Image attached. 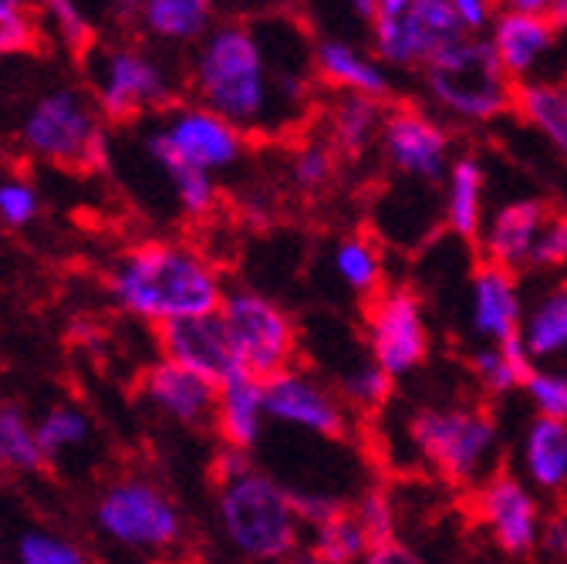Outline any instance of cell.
Listing matches in <instances>:
<instances>
[{"label": "cell", "instance_id": "cell-28", "mask_svg": "<svg viewBox=\"0 0 567 564\" xmlns=\"http://www.w3.org/2000/svg\"><path fill=\"white\" fill-rule=\"evenodd\" d=\"M530 372H534V359L527 356L524 338L480 348L473 356V376L493 396H507L514 389H524Z\"/></svg>", "mask_w": 567, "mask_h": 564}, {"label": "cell", "instance_id": "cell-50", "mask_svg": "<svg viewBox=\"0 0 567 564\" xmlns=\"http://www.w3.org/2000/svg\"><path fill=\"white\" fill-rule=\"evenodd\" d=\"M109 11L115 21H138L142 0H109Z\"/></svg>", "mask_w": 567, "mask_h": 564}, {"label": "cell", "instance_id": "cell-29", "mask_svg": "<svg viewBox=\"0 0 567 564\" xmlns=\"http://www.w3.org/2000/svg\"><path fill=\"white\" fill-rule=\"evenodd\" d=\"M41 466H44V453L38 443L34 419L14 402H0V470L38 473Z\"/></svg>", "mask_w": 567, "mask_h": 564}, {"label": "cell", "instance_id": "cell-36", "mask_svg": "<svg viewBox=\"0 0 567 564\" xmlns=\"http://www.w3.org/2000/svg\"><path fill=\"white\" fill-rule=\"evenodd\" d=\"M392 382H395V379H392L375 359H365V362L354 366L351 372L341 376V399L351 402L354 409L372 412V409H382V406L389 402Z\"/></svg>", "mask_w": 567, "mask_h": 564}, {"label": "cell", "instance_id": "cell-35", "mask_svg": "<svg viewBox=\"0 0 567 564\" xmlns=\"http://www.w3.org/2000/svg\"><path fill=\"white\" fill-rule=\"evenodd\" d=\"M54 38L71 51V54H89L92 51V18L82 8V0H38Z\"/></svg>", "mask_w": 567, "mask_h": 564}, {"label": "cell", "instance_id": "cell-33", "mask_svg": "<svg viewBox=\"0 0 567 564\" xmlns=\"http://www.w3.org/2000/svg\"><path fill=\"white\" fill-rule=\"evenodd\" d=\"M34 427L44 463L61 460L71 450H82L92 440V419L79 406H54L41 419H34Z\"/></svg>", "mask_w": 567, "mask_h": 564}, {"label": "cell", "instance_id": "cell-8", "mask_svg": "<svg viewBox=\"0 0 567 564\" xmlns=\"http://www.w3.org/2000/svg\"><path fill=\"white\" fill-rule=\"evenodd\" d=\"M409 440L415 453L440 476L460 486L486 480V466L496 453V422L483 409H415L409 419Z\"/></svg>", "mask_w": 567, "mask_h": 564}, {"label": "cell", "instance_id": "cell-39", "mask_svg": "<svg viewBox=\"0 0 567 564\" xmlns=\"http://www.w3.org/2000/svg\"><path fill=\"white\" fill-rule=\"evenodd\" d=\"M169 189L179 203V209L186 217H206L217 206V176L199 173V170H169L166 173Z\"/></svg>", "mask_w": 567, "mask_h": 564}, {"label": "cell", "instance_id": "cell-7", "mask_svg": "<svg viewBox=\"0 0 567 564\" xmlns=\"http://www.w3.org/2000/svg\"><path fill=\"white\" fill-rule=\"evenodd\" d=\"M99 534L132 554H169L183 544L186 524L169 493L146 476L112 480L92 507Z\"/></svg>", "mask_w": 567, "mask_h": 564}, {"label": "cell", "instance_id": "cell-19", "mask_svg": "<svg viewBox=\"0 0 567 564\" xmlns=\"http://www.w3.org/2000/svg\"><path fill=\"white\" fill-rule=\"evenodd\" d=\"M486 31L496 61L504 64V72L511 75L514 85L534 79V72L547 61L557 34L547 14H520V11H496Z\"/></svg>", "mask_w": 567, "mask_h": 564}, {"label": "cell", "instance_id": "cell-38", "mask_svg": "<svg viewBox=\"0 0 567 564\" xmlns=\"http://www.w3.org/2000/svg\"><path fill=\"white\" fill-rule=\"evenodd\" d=\"M41 217V193L28 176L0 180V224L11 230H24Z\"/></svg>", "mask_w": 567, "mask_h": 564}, {"label": "cell", "instance_id": "cell-54", "mask_svg": "<svg viewBox=\"0 0 567 564\" xmlns=\"http://www.w3.org/2000/svg\"><path fill=\"white\" fill-rule=\"evenodd\" d=\"M284 564H324L321 557H315V554H298V557H288Z\"/></svg>", "mask_w": 567, "mask_h": 564}, {"label": "cell", "instance_id": "cell-46", "mask_svg": "<svg viewBox=\"0 0 567 564\" xmlns=\"http://www.w3.org/2000/svg\"><path fill=\"white\" fill-rule=\"evenodd\" d=\"M540 547L550 557L567 561V511H554L544 524H540Z\"/></svg>", "mask_w": 567, "mask_h": 564}, {"label": "cell", "instance_id": "cell-43", "mask_svg": "<svg viewBox=\"0 0 567 564\" xmlns=\"http://www.w3.org/2000/svg\"><path fill=\"white\" fill-rule=\"evenodd\" d=\"M567 264V209H557V214H547L544 230L537 237L530 267H560Z\"/></svg>", "mask_w": 567, "mask_h": 564}, {"label": "cell", "instance_id": "cell-22", "mask_svg": "<svg viewBox=\"0 0 567 564\" xmlns=\"http://www.w3.org/2000/svg\"><path fill=\"white\" fill-rule=\"evenodd\" d=\"M264 419H267L264 382L254 379L250 372H240L217 389V416H213V430L220 433L227 450L247 453L264 433Z\"/></svg>", "mask_w": 567, "mask_h": 564}, {"label": "cell", "instance_id": "cell-44", "mask_svg": "<svg viewBox=\"0 0 567 564\" xmlns=\"http://www.w3.org/2000/svg\"><path fill=\"white\" fill-rule=\"evenodd\" d=\"M291 498H295V511H298L301 524H308L311 531L344 511V504L328 498V493H291Z\"/></svg>", "mask_w": 567, "mask_h": 564}, {"label": "cell", "instance_id": "cell-53", "mask_svg": "<svg viewBox=\"0 0 567 564\" xmlns=\"http://www.w3.org/2000/svg\"><path fill=\"white\" fill-rule=\"evenodd\" d=\"M31 0H0V11H28Z\"/></svg>", "mask_w": 567, "mask_h": 564}, {"label": "cell", "instance_id": "cell-11", "mask_svg": "<svg viewBox=\"0 0 567 564\" xmlns=\"http://www.w3.org/2000/svg\"><path fill=\"white\" fill-rule=\"evenodd\" d=\"M470 31L450 0H415L399 18H375L369 41L385 68H422Z\"/></svg>", "mask_w": 567, "mask_h": 564}, {"label": "cell", "instance_id": "cell-27", "mask_svg": "<svg viewBox=\"0 0 567 564\" xmlns=\"http://www.w3.org/2000/svg\"><path fill=\"white\" fill-rule=\"evenodd\" d=\"M385 109L379 99L338 95L331 105V146L344 156H362L382 132Z\"/></svg>", "mask_w": 567, "mask_h": 564}, {"label": "cell", "instance_id": "cell-30", "mask_svg": "<svg viewBox=\"0 0 567 564\" xmlns=\"http://www.w3.org/2000/svg\"><path fill=\"white\" fill-rule=\"evenodd\" d=\"M524 348L530 359H554L567 351V285L554 288L520 328Z\"/></svg>", "mask_w": 567, "mask_h": 564}, {"label": "cell", "instance_id": "cell-40", "mask_svg": "<svg viewBox=\"0 0 567 564\" xmlns=\"http://www.w3.org/2000/svg\"><path fill=\"white\" fill-rule=\"evenodd\" d=\"M351 511H354V517H359L362 531L369 534L372 547L395 541V507H392L385 490H369Z\"/></svg>", "mask_w": 567, "mask_h": 564}, {"label": "cell", "instance_id": "cell-4", "mask_svg": "<svg viewBox=\"0 0 567 564\" xmlns=\"http://www.w3.org/2000/svg\"><path fill=\"white\" fill-rule=\"evenodd\" d=\"M217 483V517L224 541L240 557L257 564L288 561L301 537V517L295 511L291 490H284L254 466Z\"/></svg>", "mask_w": 567, "mask_h": 564}, {"label": "cell", "instance_id": "cell-41", "mask_svg": "<svg viewBox=\"0 0 567 564\" xmlns=\"http://www.w3.org/2000/svg\"><path fill=\"white\" fill-rule=\"evenodd\" d=\"M524 389H527L530 402L537 406V416L567 422V372L534 369Z\"/></svg>", "mask_w": 567, "mask_h": 564}, {"label": "cell", "instance_id": "cell-31", "mask_svg": "<svg viewBox=\"0 0 567 564\" xmlns=\"http://www.w3.org/2000/svg\"><path fill=\"white\" fill-rule=\"evenodd\" d=\"M331 267L334 274L341 277V285L351 288V291H359L365 301L382 291V250L375 240L362 237V234H351L344 237L334 254H331Z\"/></svg>", "mask_w": 567, "mask_h": 564}, {"label": "cell", "instance_id": "cell-24", "mask_svg": "<svg viewBox=\"0 0 567 564\" xmlns=\"http://www.w3.org/2000/svg\"><path fill=\"white\" fill-rule=\"evenodd\" d=\"M483 186L486 173L476 156H456L443 180V217L453 237L473 244L483 234Z\"/></svg>", "mask_w": 567, "mask_h": 564}, {"label": "cell", "instance_id": "cell-2", "mask_svg": "<svg viewBox=\"0 0 567 564\" xmlns=\"http://www.w3.org/2000/svg\"><path fill=\"white\" fill-rule=\"evenodd\" d=\"M109 295L125 315L156 328L220 311L227 298L220 270L176 240H142L122 250L109 270Z\"/></svg>", "mask_w": 567, "mask_h": 564}, {"label": "cell", "instance_id": "cell-15", "mask_svg": "<svg viewBox=\"0 0 567 564\" xmlns=\"http://www.w3.org/2000/svg\"><path fill=\"white\" fill-rule=\"evenodd\" d=\"M159 348H163V359L203 376L217 389L227 379L244 372L240 356L234 348V338H230L220 311L196 315V318L173 321V325L159 328Z\"/></svg>", "mask_w": 567, "mask_h": 564}, {"label": "cell", "instance_id": "cell-52", "mask_svg": "<svg viewBox=\"0 0 567 564\" xmlns=\"http://www.w3.org/2000/svg\"><path fill=\"white\" fill-rule=\"evenodd\" d=\"M554 28H567V0H550V11H547Z\"/></svg>", "mask_w": 567, "mask_h": 564}, {"label": "cell", "instance_id": "cell-3", "mask_svg": "<svg viewBox=\"0 0 567 564\" xmlns=\"http://www.w3.org/2000/svg\"><path fill=\"white\" fill-rule=\"evenodd\" d=\"M8 135L28 160L61 170H92L109 153L102 112L75 85H48L24 99Z\"/></svg>", "mask_w": 567, "mask_h": 564}, {"label": "cell", "instance_id": "cell-55", "mask_svg": "<svg viewBox=\"0 0 567 564\" xmlns=\"http://www.w3.org/2000/svg\"><path fill=\"white\" fill-rule=\"evenodd\" d=\"M0 564H4V547H0Z\"/></svg>", "mask_w": 567, "mask_h": 564}, {"label": "cell", "instance_id": "cell-47", "mask_svg": "<svg viewBox=\"0 0 567 564\" xmlns=\"http://www.w3.org/2000/svg\"><path fill=\"white\" fill-rule=\"evenodd\" d=\"M362 564H425L412 547L399 544V541H389V544H379L365 554Z\"/></svg>", "mask_w": 567, "mask_h": 564}, {"label": "cell", "instance_id": "cell-42", "mask_svg": "<svg viewBox=\"0 0 567 564\" xmlns=\"http://www.w3.org/2000/svg\"><path fill=\"white\" fill-rule=\"evenodd\" d=\"M38 44V21L31 11H0V61L28 54Z\"/></svg>", "mask_w": 567, "mask_h": 564}, {"label": "cell", "instance_id": "cell-5", "mask_svg": "<svg viewBox=\"0 0 567 564\" xmlns=\"http://www.w3.org/2000/svg\"><path fill=\"white\" fill-rule=\"evenodd\" d=\"M419 72L430 102L460 122H493L517 102V85L496 61L489 41L480 34H466L443 48Z\"/></svg>", "mask_w": 567, "mask_h": 564}, {"label": "cell", "instance_id": "cell-17", "mask_svg": "<svg viewBox=\"0 0 567 564\" xmlns=\"http://www.w3.org/2000/svg\"><path fill=\"white\" fill-rule=\"evenodd\" d=\"M142 396L156 412L189 430L213 427L217 416V386L169 359H159L142 372Z\"/></svg>", "mask_w": 567, "mask_h": 564}, {"label": "cell", "instance_id": "cell-6", "mask_svg": "<svg viewBox=\"0 0 567 564\" xmlns=\"http://www.w3.org/2000/svg\"><path fill=\"white\" fill-rule=\"evenodd\" d=\"M89 95L109 122H132L176 105L179 79L142 44H102L85 54Z\"/></svg>", "mask_w": 567, "mask_h": 564}, {"label": "cell", "instance_id": "cell-10", "mask_svg": "<svg viewBox=\"0 0 567 564\" xmlns=\"http://www.w3.org/2000/svg\"><path fill=\"white\" fill-rule=\"evenodd\" d=\"M220 315L227 321L244 372L267 382L280 372L295 369L298 331L291 315L277 301L257 291H230L220 305Z\"/></svg>", "mask_w": 567, "mask_h": 564}, {"label": "cell", "instance_id": "cell-18", "mask_svg": "<svg viewBox=\"0 0 567 564\" xmlns=\"http://www.w3.org/2000/svg\"><path fill=\"white\" fill-rule=\"evenodd\" d=\"M311 64H315V79L334 89L338 95H365L382 102L392 92L389 68L348 38H334V34L318 38L311 48Z\"/></svg>", "mask_w": 567, "mask_h": 564}, {"label": "cell", "instance_id": "cell-23", "mask_svg": "<svg viewBox=\"0 0 567 564\" xmlns=\"http://www.w3.org/2000/svg\"><path fill=\"white\" fill-rule=\"evenodd\" d=\"M213 18H217V0H142L135 24L159 44L196 48L217 24Z\"/></svg>", "mask_w": 567, "mask_h": 564}, {"label": "cell", "instance_id": "cell-45", "mask_svg": "<svg viewBox=\"0 0 567 564\" xmlns=\"http://www.w3.org/2000/svg\"><path fill=\"white\" fill-rule=\"evenodd\" d=\"M450 4H453V11L460 14L463 28L470 34L486 31L489 21H493V14H496V0H450Z\"/></svg>", "mask_w": 567, "mask_h": 564}, {"label": "cell", "instance_id": "cell-25", "mask_svg": "<svg viewBox=\"0 0 567 564\" xmlns=\"http://www.w3.org/2000/svg\"><path fill=\"white\" fill-rule=\"evenodd\" d=\"M514 109L520 119L540 132L544 143L567 163V82L554 79H530L517 85Z\"/></svg>", "mask_w": 567, "mask_h": 564}, {"label": "cell", "instance_id": "cell-1", "mask_svg": "<svg viewBox=\"0 0 567 564\" xmlns=\"http://www.w3.org/2000/svg\"><path fill=\"white\" fill-rule=\"evenodd\" d=\"M311 41L295 21H220L193 48L189 89L244 135L301 122L311 102Z\"/></svg>", "mask_w": 567, "mask_h": 564}, {"label": "cell", "instance_id": "cell-9", "mask_svg": "<svg viewBox=\"0 0 567 564\" xmlns=\"http://www.w3.org/2000/svg\"><path fill=\"white\" fill-rule=\"evenodd\" d=\"M244 150L247 135L196 102L166 109L146 135V153L163 173L199 170L217 176L234 170L244 160Z\"/></svg>", "mask_w": 567, "mask_h": 564}, {"label": "cell", "instance_id": "cell-26", "mask_svg": "<svg viewBox=\"0 0 567 564\" xmlns=\"http://www.w3.org/2000/svg\"><path fill=\"white\" fill-rule=\"evenodd\" d=\"M524 470L534 486L560 490L567 483V422L537 416L524 433Z\"/></svg>", "mask_w": 567, "mask_h": 564}, {"label": "cell", "instance_id": "cell-32", "mask_svg": "<svg viewBox=\"0 0 567 564\" xmlns=\"http://www.w3.org/2000/svg\"><path fill=\"white\" fill-rule=\"evenodd\" d=\"M369 551H372V541L362 531L351 507H344L341 514H334L331 521L315 527L311 554L321 557L324 564H362Z\"/></svg>", "mask_w": 567, "mask_h": 564}, {"label": "cell", "instance_id": "cell-34", "mask_svg": "<svg viewBox=\"0 0 567 564\" xmlns=\"http://www.w3.org/2000/svg\"><path fill=\"white\" fill-rule=\"evenodd\" d=\"M14 564H95L82 544L58 531L31 527L14 541Z\"/></svg>", "mask_w": 567, "mask_h": 564}, {"label": "cell", "instance_id": "cell-14", "mask_svg": "<svg viewBox=\"0 0 567 564\" xmlns=\"http://www.w3.org/2000/svg\"><path fill=\"white\" fill-rule=\"evenodd\" d=\"M264 402H267V416L284 422V427H298L324 440H341L348 433L344 399L301 369H288L267 379Z\"/></svg>", "mask_w": 567, "mask_h": 564}, {"label": "cell", "instance_id": "cell-49", "mask_svg": "<svg viewBox=\"0 0 567 564\" xmlns=\"http://www.w3.org/2000/svg\"><path fill=\"white\" fill-rule=\"evenodd\" d=\"M501 11H520V14H547L550 0H496Z\"/></svg>", "mask_w": 567, "mask_h": 564}, {"label": "cell", "instance_id": "cell-16", "mask_svg": "<svg viewBox=\"0 0 567 564\" xmlns=\"http://www.w3.org/2000/svg\"><path fill=\"white\" fill-rule=\"evenodd\" d=\"M476 514L504 554L527 557L540 544V507L527 483L511 473H489L476 490Z\"/></svg>", "mask_w": 567, "mask_h": 564}, {"label": "cell", "instance_id": "cell-37", "mask_svg": "<svg viewBox=\"0 0 567 564\" xmlns=\"http://www.w3.org/2000/svg\"><path fill=\"white\" fill-rule=\"evenodd\" d=\"M334 146L331 143H318V139H311V143H301L288 163V173H291V183L305 193H318L324 189L331 180H334Z\"/></svg>", "mask_w": 567, "mask_h": 564}, {"label": "cell", "instance_id": "cell-20", "mask_svg": "<svg viewBox=\"0 0 567 564\" xmlns=\"http://www.w3.org/2000/svg\"><path fill=\"white\" fill-rule=\"evenodd\" d=\"M547 214H550L547 203L534 199V196L504 203L489 217L486 234H483V257H486V264L504 267L511 274L520 270V267H530V257H534V247H537V237L544 230Z\"/></svg>", "mask_w": 567, "mask_h": 564}, {"label": "cell", "instance_id": "cell-48", "mask_svg": "<svg viewBox=\"0 0 567 564\" xmlns=\"http://www.w3.org/2000/svg\"><path fill=\"white\" fill-rule=\"evenodd\" d=\"M334 4H341L348 18L362 21L365 28H372V21H375V0H334Z\"/></svg>", "mask_w": 567, "mask_h": 564}, {"label": "cell", "instance_id": "cell-12", "mask_svg": "<svg viewBox=\"0 0 567 564\" xmlns=\"http://www.w3.org/2000/svg\"><path fill=\"white\" fill-rule=\"evenodd\" d=\"M365 338L372 359L395 379L419 369L430 356L422 301L399 285H385L365 305Z\"/></svg>", "mask_w": 567, "mask_h": 564}, {"label": "cell", "instance_id": "cell-51", "mask_svg": "<svg viewBox=\"0 0 567 564\" xmlns=\"http://www.w3.org/2000/svg\"><path fill=\"white\" fill-rule=\"evenodd\" d=\"M412 4H415V0H375V18H399Z\"/></svg>", "mask_w": 567, "mask_h": 564}, {"label": "cell", "instance_id": "cell-13", "mask_svg": "<svg viewBox=\"0 0 567 564\" xmlns=\"http://www.w3.org/2000/svg\"><path fill=\"white\" fill-rule=\"evenodd\" d=\"M379 146H382L385 163L399 176L419 186L446 180V170L453 163L450 160L453 139L446 125L415 105H395L392 112H385Z\"/></svg>", "mask_w": 567, "mask_h": 564}, {"label": "cell", "instance_id": "cell-21", "mask_svg": "<svg viewBox=\"0 0 567 564\" xmlns=\"http://www.w3.org/2000/svg\"><path fill=\"white\" fill-rule=\"evenodd\" d=\"M470 325L480 338H489L493 345H504L520 338L524 328V311H520V295L517 280L511 270L480 264L470 285Z\"/></svg>", "mask_w": 567, "mask_h": 564}]
</instances>
